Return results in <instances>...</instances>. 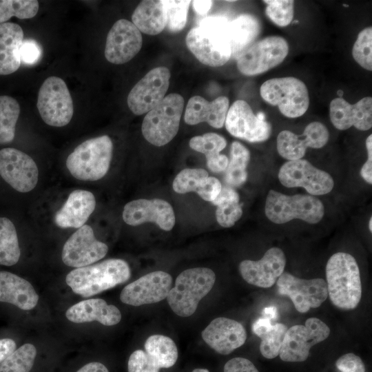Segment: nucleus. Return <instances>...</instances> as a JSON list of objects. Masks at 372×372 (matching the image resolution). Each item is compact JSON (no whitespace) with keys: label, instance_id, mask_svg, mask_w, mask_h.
<instances>
[{"label":"nucleus","instance_id":"58","mask_svg":"<svg viewBox=\"0 0 372 372\" xmlns=\"http://www.w3.org/2000/svg\"><path fill=\"white\" fill-rule=\"evenodd\" d=\"M369 229L370 231H372V218L371 217L369 222Z\"/></svg>","mask_w":372,"mask_h":372},{"label":"nucleus","instance_id":"4","mask_svg":"<svg viewBox=\"0 0 372 372\" xmlns=\"http://www.w3.org/2000/svg\"><path fill=\"white\" fill-rule=\"evenodd\" d=\"M112 151V141L107 135L86 140L68 156L66 167L78 180H99L109 170Z\"/></svg>","mask_w":372,"mask_h":372},{"label":"nucleus","instance_id":"25","mask_svg":"<svg viewBox=\"0 0 372 372\" xmlns=\"http://www.w3.org/2000/svg\"><path fill=\"white\" fill-rule=\"evenodd\" d=\"M96 207L94 194L87 190L76 189L68 196L54 216L55 224L61 228H80L88 220Z\"/></svg>","mask_w":372,"mask_h":372},{"label":"nucleus","instance_id":"19","mask_svg":"<svg viewBox=\"0 0 372 372\" xmlns=\"http://www.w3.org/2000/svg\"><path fill=\"white\" fill-rule=\"evenodd\" d=\"M172 284V278L169 273L153 271L125 286L120 299L125 304L136 307L156 303L167 298Z\"/></svg>","mask_w":372,"mask_h":372},{"label":"nucleus","instance_id":"49","mask_svg":"<svg viewBox=\"0 0 372 372\" xmlns=\"http://www.w3.org/2000/svg\"><path fill=\"white\" fill-rule=\"evenodd\" d=\"M224 372H259L255 365L248 359L234 358L226 362Z\"/></svg>","mask_w":372,"mask_h":372},{"label":"nucleus","instance_id":"31","mask_svg":"<svg viewBox=\"0 0 372 372\" xmlns=\"http://www.w3.org/2000/svg\"><path fill=\"white\" fill-rule=\"evenodd\" d=\"M260 23L254 15L242 14L229 23L231 57L237 59L255 41L260 32Z\"/></svg>","mask_w":372,"mask_h":372},{"label":"nucleus","instance_id":"47","mask_svg":"<svg viewBox=\"0 0 372 372\" xmlns=\"http://www.w3.org/2000/svg\"><path fill=\"white\" fill-rule=\"evenodd\" d=\"M222 189L220 180L213 176H208L198 187L196 192L203 200L212 202Z\"/></svg>","mask_w":372,"mask_h":372},{"label":"nucleus","instance_id":"30","mask_svg":"<svg viewBox=\"0 0 372 372\" xmlns=\"http://www.w3.org/2000/svg\"><path fill=\"white\" fill-rule=\"evenodd\" d=\"M132 21L140 32L149 35L159 34L167 23L165 0L142 1L135 8Z\"/></svg>","mask_w":372,"mask_h":372},{"label":"nucleus","instance_id":"13","mask_svg":"<svg viewBox=\"0 0 372 372\" xmlns=\"http://www.w3.org/2000/svg\"><path fill=\"white\" fill-rule=\"evenodd\" d=\"M276 285L278 293L289 297L300 313L320 307L328 297L327 282L322 278L307 280L283 272Z\"/></svg>","mask_w":372,"mask_h":372},{"label":"nucleus","instance_id":"44","mask_svg":"<svg viewBox=\"0 0 372 372\" xmlns=\"http://www.w3.org/2000/svg\"><path fill=\"white\" fill-rule=\"evenodd\" d=\"M167 8V27L171 32L180 31L185 25L191 1L165 0Z\"/></svg>","mask_w":372,"mask_h":372},{"label":"nucleus","instance_id":"29","mask_svg":"<svg viewBox=\"0 0 372 372\" xmlns=\"http://www.w3.org/2000/svg\"><path fill=\"white\" fill-rule=\"evenodd\" d=\"M23 37L19 25L9 22L0 24V75L10 74L19 68Z\"/></svg>","mask_w":372,"mask_h":372},{"label":"nucleus","instance_id":"10","mask_svg":"<svg viewBox=\"0 0 372 372\" xmlns=\"http://www.w3.org/2000/svg\"><path fill=\"white\" fill-rule=\"evenodd\" d=\"M330 334L329 327L317 318H309L304 324H297L287 329L279 355L285 362L305 361L311 348L326 340Z\"/></svg>","mask_w":372,"mask_h":372},{"label":"nucleus","instance_id":"16","mask_svg":"<svg viewBox=\"0 0 372 372\" xmlns=\"http://www.w3.org/2000/svg\"><path fill=\"white\" fill-rule=\"evenodd\" d=\"M0 176L17 192L26 193L36 187L39 169L27 154L15 148L5 147L0 150Z\"/></svg>","mask_w":372,"mask_h":372},{"label":"nucleus","instance_id":"7","mask_svg":"<svg viewBox=\"0 0 372 372\" xmlns=\"http://www.w3.org/2000/svg\"><path fill=\"white\" fill-rule=\"evenodd\" d=\"M184 107L183 96L172 93L153 109L143 118L141 131L147 141L155 146H163L176 135Z\"/></svg>","mask_w":372,"mask_h":372},{"label":"nucleus","instance_id":"45","mask_svg":"<svg viewBox=\"0 0 372 372\" xmlns=\"http://www.w3.org/2000/svg\"><path fill=\"white\" fill-rule=\"evenodd\" d=\"M128 372H159L160 367L154 359L141 349L134 351L128 360Z\"/></svg>","mask_w":372,"mask_h":372},{"label":"nucleus","instance_id":"27","mask_svg":"<svg viewBox=\"0 0 372 372\" xmlns=\"http://www.w3.org/2000/svg\"><path fill=\"white\" fill-rule=\"evenodd\" d=\"M227 97L221 96L209 102L200 96H194L187 102L184 115L188 125L206 122L214 128H221L229 110Z\"/></svg>","mask_w":372,"mask_h":372},{"label":"nucleus","instance_id":"42","mask_svg":"<svg viewBox=\"0 0 372 372\" xmlns=\"http://www.w3.org/2000/svg\"><path fill=\"white\" fill-rule=\"evenodd\" d=\"M225 138L216 133L196 136L189 141V147L205 155L206 158L218 155L226 147Z\"/></svg>","mask_w":372,"mask_h":372},{"label":"nucleus","instance_id":"34","mask_svg":"<svg viewBox=\"0 0 372 372\" xmlns=\"http://www.w3.org/2000/svg\"><path fill=\"white\" fill-rule=\"evenodd\" d=\"M145 351L161 368H169L176 362L178 349L174 342L163 335H152L145 341Z\"/></svg>","mask_w":372,"mask_h":372},{"label":"nucleus","instance_id":"50","mask_svg":"<svg viewBox=\"0 0 372 372\" xmlns=\"http://www.w3.org/2000/svg\"><path fill=\"white\" fill-rule=\"evenodd\" d=\"M367 150V160L360 170L362 178L369 184H372V135L370 134L365 141Z\"/></svg>","mask_w":372,"mask_h":372},{"label":"nucleus","instance_id":"8","mask_svg":"<svg viewBox=\"0 0 372 372\" xmlns=\"http://www.w3.org/2000/svg\"><path fill=\"white\" fill-rule=\"evenodd\" d=\"M260 94L265 102L277 106L280 113L287 118L302 116L309 106L306 85L293 76L267 80L260 86Z\"/></svg>","mask_w":372,"mask_h":372},{"label":"nucleus","instance_id":"6","mask_svg":"<svg viewBox=\"0 0 372 372\" xmlns=\"http://www.w3.org/2000/svg\"><path fill=\"white\" fill-rule=\"evenodd\" d=\"M265 213L267 218L276 224H284L293 219L316 224L324 217V206L314 196H289L270 189L265 200Z\"/></svg>","mask_w":372,"mask_h":372},{"label":"nucleus","instance_id":"48","mask_svg":"<svg viewBox=\"0 0 372 372\" xmlns=\"http://www.w3.org/2000/svg\"><path fill=\"white\" fill-rule=\"evenodd\" d=\"M335 366L341 372H365L364 364L361 358L353 353L340 357Z\"/></svg>","mask_w":372,"mask_h":372},{"label":"nucleus","instance_id":"26","mask_svg":"<svg viewBox=\"0 0 372 372\" xmlns=\"http://www.w3.org/2000/svg\"><path fill=\"white\" fill-rule=\"evenodd\" d=\"M39 295L27 280L8 271H0V303L23 311L34 309Z\"/></svg>","mask_w":372,"mask_h":372},{"label":"nucleus","instance_id":"17","mask_svg":"<svg viewBox=\"0 0 372 372\" xmlns=\"http://www.w3.org/2000/svg\"><path fill=\"white\" fill-rule=\"evenodd\" d=\"M107 251V245L95 238L90 225H84L65 242L61 258L65 265L79 268L102 259Z\"/></svg>","mask_w":372,"mask_h":372},{"label":"nucleus","instance_id":"54","mask_svg":"<svg viewBox=\"0 0 372 372\" xmlns=\"http://www.w3.org/2000/svg\"><path fill=\"white\" fill-rule=\"evenodd\" d=\"M193 8L196 13L200 15L206 14L210 10L213 1H192Z\"/></svg>","mask_w":372,"mask_h":372},{"label":"nucleus","instance_id":"15","mask_svg":"<svg viewBox=\"0 0 372 372\" xmlns=\"http://www.w3.org/2000/svg\"><path fill=\"white\" fill-rule=\"evenodd\" d=\"M170 72L166 67H158L147 73L131 90L127 102L136 115L147 113L165 97L169 88Z\"/></svg>","mask_w":372,"mask_h":372},{"label":"nucleus","instance_id":"3","mask_svg":"<svg viewBox=\"0 0 372 372\" xmlns=\"http://www.w3.org/2000/svg\"><path fill=\"white\" fill-rule=\"evenodd\" d=\"M130 275L127 262L112 258L76 268L68 273L65 282L74 293L90 297L125 282Z\"/></svg>","mask_w":372,"mask_h":372},{"label":"nucleus","instance_id":"56","mask_svg":"<svg viewBox=\"0 0 372 372\" xmlns=\"http://www.w3.org/2000/svg\"><path fill=\"white\" fill-rule=\"evenodd\" d=\"M263 316L267 317L271 320H274L277 318L278 312L275 307H267L263 309L262 311Z\"/></svg>","mask_w":372,"mask_h":372},{"label":"nucleus","instance_id":"5","mask_svg":"<svg viewBox=\"0 0 372 372\" xmlns=\"http://www.w3.org/2000/svg\"><path fill=\"white\" fill-rule=\"evenodd\" d=\"M216 281L214 272L209 268L196 267L180 273L167 296L172 310L180 317L192 316L199 302L211 291Z\"/></svg>","mask_w":372,"mask_h":372},{"label":"nucleus","instance_id":"52","mask_svg":"<svg viewBox=\"0 0 372 372\" xmlns=\"http://www.w3.org/2000/svg\"><path fill=\"white\" fill-rule=\"evenodd\" d=\"M17 349V342L12 338H0V363L10 355Z\"/></svg>","mask_w":372,"mask_h":372},{"label":"nucleus","instance_id":"41","mask_svg":"<svg viewBox=\"0 0 372 372\" xmlns=\"http://www.w3.org/2000/svg\"><path fill=\"white\" fill-rule=\"evenodd\" d=\"M208 176V172L203 169H184L175 177L172 184L173 189L178 194L196 192Z\"/></svg>","mask_w":372,"mask_h":372},{"label":"nucleus","instance_id":"57","mask_svg":"<svg viewBox=\"0 0 372 372\" xmlns=\"http://www.w3.org/2000/svg\"><path fill=\"white\" fill-rule=\"evenodd\" d=\"M192 372H209V371L205 369H196Z\"/></svg>","mask_w":372,"mask_h":372},{"label":"nucleus","instance_id":"32","mask_svg":"<svg viewBox=\"0 0 372 372\" xmlns=\"http://www.w3.org/2000/svg\"><path fill=\"white\" fill-rule=\"evenodd\" d=\"M21 256L17 229L8 218L0 217V265H16Z\"/></svg>","mask_w":372,"mask_h":372},{"label":"nucleus","instance_id":"24","mask_svg":"<svg viewBox=\"0 0 372 372\" xmlns=\"http://www.w3.org/2000/svg\"><path fill=\"white\" fill-rule=\"evenodd\" d=\"M204 341L214 351L227 355L246 341L247 332L242 324L233 319H214L202 331Z\"/></svg>","mask_w":372,"mask_h":372},{"label":"nucleus","instance_id":"37","mask_svg":"<svg viewBox=\"0 0 372 372\" xmlns=\"http://www.w3.org/2000/svg\"><path fill=\"white\" fill-rule=\"evenodd\" d=\"M39 8L37 0H0V24L6 23L12 17L20 19L33 18Z\"/></svg>","mask_w":372,"mask_h":372},{"label":"nucleus","instance_id":"20","mask_svg":"<svg viewBox=\"0 0 372 372\" xmlns=\"http://www.w3.org/2000/svg\"><path fill=\"white\" fill-rule=\"evenodd\" d=\"M142 44L139 30L132 22L121 19L114 23L107 34L105 56L112 63H125L138 54Z\"/></svg>","mask_w":372,"mask_h":372},{"label":"nucleus","instance_id":"43","mask_svg":"<svg viewBox=\"0 0 372 372\" xmlns=\"http://www.w3.org/2000/svg\"><path fill=\"white\" fill-rule=\"evenodd\" d=\"M263 2L267 5L265 8L266 15L278 26L285 27L293 20V1L265 0Z\"/></svg>","mask_w":372,"mask_h":372},{"label":"nucleus","instance_id":"22","mask_svg":"<svg viewBox=\"0 0 372 372\" xmlns=\"http://www.w3.org/2000/svg\"><path fill=\"white\" fill-rule=\"evenodd\" d=\"M285 265L286 257L283 251L278 247H271L259 260H242L239 265V271L249 284L269 288L284 272Z\"/></svg>","mask_w":372,"mask_h":372},{"label":"nucleus","instance_id":"2","mask_svg":"<svg viewBox=\"0 0 372 372\" xmlns=\"http://www.w3.org/2000/svg\"><path fill=\"white\" fill-rule=\"evenodd\" d=\"M328 296L336 307L352 310L362 297L360 270L355 258L345 252L333 254L326 265Z\"/></svg>","mask_w":372,"mask_h":372},{"label":"nucleus","instance_id":"38","mask_svg":"<svg viewBox=\"0 0 372 372\" xmlns=\"http://www.w3.org/2000/svg\"><path fill=\"white\" fill-rule=\"evenodd\" d=\"M287 330V328L284 324L276 323L259 336L261 339L260 351L264 358L273 359L279 355Z\"/></svg>","mask_w":372,"mask_h":372},{"label":"nucleus","instance_id":"55","mask_svg":"<svg viewBox=\"0 0 372 372\" xmlns=\"http://www.w3.org/2000/svg\"><path fill=\"white\" fill-rule=\"evenodd\" d=\"M76 372H109V371L103 364L93 362L84 365Z\"/></svg>","mask_w":372,"mask_h":372},{"label":"nucleus","instance_id":"23","mask_svg":"<svg viewBox=\"0 0 372 372\" xmlns=\"http://www.w3.org/2000/svg\"><path fill=\"white\" fill-rule=\"evenodd\" d=\"M329 117L339 130L354 126L359 130L366 131L372 127V98L363 97L354 104L342 97L335 98L329 104Z\"/></svg>","mask_w":372,"mask_h":372},{"label":"nucleus","instance_id":"12","mask_svg":"<svg viewBox=\"0 0 372 372\" xmlns=\"http://www.w3.org/2000/svg\"><path fill=\"white\" fill-rule=\"evenodd\" d=\"M280 183L287 187H302L311 196L324 195L334 187L332 176L305 159L288 161L278 172Z\"/></svg>","mask_w":372,"mask_h":372},{"label":"nucleus","instance_id":"11","mask_svg":"<svg viewBox=\"0 0 372 372\" xmlns=\"http://www.w3.org/2000/svg\"><path fill=\"white\" fill-rule=\"evenodd\" d=\"M289 52L287 41L269 36L254 42L236 60L238 70L246 76L262 74L280 64Z\"/></svg>","mask_w":372,"mask_h":372},{"label":"nucleus","instance_id":"36","mask_svg":"<svg viewBox=\"0 0 372 372\" xmlns=\"http://www.w3.org/2000/svg\"><path fill=\"white\" fill-rule=\"evenodd\" d=\"M36 355V347L25 343L0 363V372H30Z\"/></svg>","mask_w":372,"mask_h":372},{"label":"nucleus","instance_id":"39","mask_svg":"<svg viewBox=\"0 0 372 372\" xmlns=\"http://www.w3.org/2000/svg\"><path fill=\"white\" fill-rule=\"evenodd\" d=\"M217 206L216 218L218 223L223 227H231L242 215V205L239 198L216 200L211 202Z\"/></svg>","mask_w":372,"mask_h":372},{"label":"nucleus","instance_id":"1","mask_svg":"<svg viewBox=\"0 0 372 372\" xmlns=\"http://www.w3.org/2000/svg\"><path fill=\"white\" fill-rule=\"evenodd\" d=\"M229 21L223 16L203 19L186 36L188 49L203 64L219 67L231 57Z\"/></svg>","mask_w":372,"mask_h":372},{"label":"nucleus","instance_id":"35","mask_svg":"<svg viewBox=\"0 0 372 372\" xmlns=\"http://www.w3.org/2000/svg\"><path fill=\"white\" fill-rule=\"evenodd\" d=\"M20 114L18 101L10 96H0V144L10 143L14 138Z\"/></svg>","mask_w":372,"mask_h":372},{"label":"nucleus","instance_id":"40","mask_svg":"<svg viewBox=\"0 0 372 372\" xmlns=\"http://www.w3.org/2000/svg\"><path fill=\"white\" fill-rule=\"evenodd\" d=\"M352 56L362 68L372 70V28L360 32L352 48Z\"/></svg>","mask_w":372,"mask_h":372},{"label":"nucleus","instance_id":"53","mask_svg":"<svg viewBox=\"0 0 372 372\" xmlns=\"http://www.w3.org/2000/svg\"><path fill=\"white\" fill-rule=\"evenodd\" d=\"M271 325V320L267 317L263 316L254 321L252 324V331L259 337L265 333Z\"/></svg>","mask_w":372,"mask_h":372},{"label":"nucleus","instance_id":"33","mask_svg":"<svg viewBox=\"0 0 372 372\" xmlns=\"http://www.w3.org/2000/svg\"><path fill=\"white\" fill-rule=\"evenodd\" d=\"M231 159L225 172V180L232 187L242 185L247 179V167L250 159L249 149L238 141L231 145Z\"/></svg>","mask_w":372,"mask_h":372},{"label":"nucleus","instance_id":"28","mask_svg":"<svg viewBox=\"0 0 372 372\" xmlns=\"http://www.w3.org/2000/svg\"><path fill=\"white\" fill-rule=\"evenodd\" d=\"M65 316L74 323L97 321L105 326L115 325L121 320L119 309L101 298H90L74 304L68 309Z\"/></svg>","mask_w":372,"mask_h":372},{"label":"nucleus","instance_id":"46","mask_svg":"<svg viewBox=\"0 0 372 372\" xmlns=\"http://www.w3.org/2000/svg\"><path fill=\"white\" fill-rule=\"evenodd\" d=\"M19 54L21 63L25 65H33L40 59L42 50L38 42L28 39L23 41Z\"/></svg>","mask_w":372,"mask_h":372},{"label":"nucleus","instance_id":"14","mask_svg":"<svg viewBox=\"0 0 372 372\" xmlns=\"http://www.w3.org/2000/svg\"><path fill=\"white\" fill-rule=\"evenodd\" d=\"M225 125L232 136L251 142L267 140L271 126L261 114L256 115L250 105L243 100H237L229 107Z\"/></svg>","mask_w":372,"mask_h":372},{"label":"nucleus","instance_id":"21","mask_svg":"<svg viewBox=\"0 0 372 372\" xmlns=\"http://www.w3.org/2000/svg\"><path fill=\"white\" fill-rule=\"evenodd\" d=\"M123 219L131 226L154 223L165 231H170L176 221L172 205L159 198L137 199L127 203L123 209Z\"/></svg>","mask_w":372,"mask_h":372},{"label":"nucleus","instance_id":"9","mask_svg":"<svg viewBox=\"0 0 372 372\" xmlns=\"http://www.w3.org/2000/svg\"><path fill=\"white\" fill-rule=\"evenodd\" d=\"M37 107L43 121L48 125L63 127L73 116V101L65 82L52 76L40 87Z\"/></svg>","mask_w":372,"mask_h":372},{"label":"nucleus","instance_id":"51","mask_svg":"<svg viewBox=\"0 0 372 372\" xmlns=\"http://www.w3.org/2000/svg\"><path fill=\"white\" fill-rule=\"evenodd\" d=\"M207 167L213 172L218 173L225 171L228 165L229 159L224 155H218L206 158Z\"/></svg>","mask_w":372,"mask_h":372},{"label":"nucleus","instance_id":"18","mask_svg":"<svg viewBox=\"0 0 372 372\" xmlns=\"http://www.w3.org/2000/svg\"><path fill=\"white\" fill-rule=\"evenodd\" d=\"M329 138L327 127L320 122L313 121L298 136L289 130L281 131L276 139L278 154L288 161L301 159L307 148L320 149L325 146Z\"/></svg>","mask_w":372,"mask_h":372}]
</instances>
